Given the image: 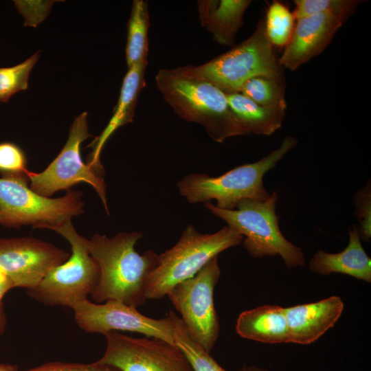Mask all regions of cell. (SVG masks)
<instances>
[{"mask_svg": "<svg viewBox=\"0 0 371 371\" xmlns=\"http://www.w3.org/2000/svg\"><path fill=\"white\" fill-rule=\"evenodd\" d=\"M139 232H122L113 238L96 234L89 249L100 269L98 283L91 293L97 303L113 300L137 308L146 299V283L158 265L153 250L139 254L135 249Z\"/></svg>", "mask_w": 371, "mask_h": 371, "instance_id": "1", "label": "cell"}, {"mask_svg": "<svg viewBox=\"0 0 371 371\" xmlns=\"http://www.w3.org/2000/svg\"><path fill=\"white\" fill-rule=\"evenodd\" d=\"M156 85L164 100L181 118L202 126L215 142L248 135L234 116L225 93L192 75L186 66L159 69Z\"/></svg>", "mask_w": 371, "mask_h": 371, "instance_id": "2", "label": "cell"}, {"mask_svg": "<svg viewBox=\"0 0 371 371\" xmlns=\"http://www.w3.org/2000/svg\"><path fill=\"white\" fill-rule=\"evenodd\" d=\"M297 144V139L286 136L280 146L259 161L245 164L218 176L192 173L178 183L180 194L190 203H207L214 199L217 207L234 210L245 199L265 200L269 194L264 186L265 175Z\"/></svg>", "mask_w": 371, "mask_h": 371, "instance_id": "3", "label": "cell"}, {"mask_svg": "<svg viewBox=\"0 0 371 371\" xmlns=\"http://www.w3.org/2000/svg\"><path fill=\"white\" fill-rule=\"evenodd\" d=\"M243 240L227 225L213 234H201L189 225L172 247L158 255V265L146 280V299L166 296L176 284L194 276L210 260Z\"/></svg>", "mask_w": 371, "mask_h": 371, "instance_id": "4", "label": "cell"}, {"mask_svg": "<svg viewBox=\"0 0 371 371\" xmlns=\"http://www.w3.org/2000/svg\"><path fill=\"white\" fill-rule=\"evenodd\" d=\"M278 194L273 191L265 200L245 199L234 210H223L210 202L205 207L243 236V244L254 258L279 255L289 268L305 265L299 247L288 240L279 227L276 207Z\"/></svg>", "mask_w": 371, "mask_h": 371, "instance_id": "5", "label": "cell"}, {"mask_svg": "<svg viewBox=\"0 0 371 371\" xmlns=\"http://www.w3.org/2000/svg\"><path fill=\"white\" fill-rule=\"evenodd\" d=\"M186 68L225 94L240 93L243 84L256 76L283 82L282 67L267 36L263 19L241 43L207 63L196 67L187 65Z\"/></svg>", "mask_w": 371, "mask_h": 371, "instance_id": "6", "label": "cell"}, {"mask_svg": "<svg viewBox=\"0 0 371 371\" xmlns=\"http://www.w3.org/2000/svg\"><path fill=\"white\" fill-rule=\"evenodd\" d=\"M70 243L71 254L63 264L53 268L29 295L46 305L73 308L87 299L95 289L100 278L98 265L91 255L89 240L80 235L71 219L50 227Z\"/></svg>", "mask_w": 371, "mask_h": 371, "instance_id": "7", "label": "cell"}, {"mask_svg": "<svg viewBox=\"0 0 371 371\" xmlns=\"http://www.w3.org/2000/svg\"><path fill=\"white\" fill-rule=\"evenodd\" d=\"M27 179L0 178L1 224L49 229L83 212L81 192L69 190L60 198L45 197L29 188Z\"/></svg>", "mask_w": 371, "mask_h": 371, "instance_id": "8", "label": "cell"}, {"mask_svg": "<svg viewBox=\"0 0 371 371\" xmlns=\"http://www.w3.org/2000/svg\"><path fill=\"white\" fill-rule=\"evenodd\" d=\"M220 276L216 256L194 276L176 284L166 295L181 314L189 336L209 353L220 333L214 301V288Z\"/></svg>", "mask_w": 371, "mask_h": 371, "instance_id": "9", "label": "cell"}, {"mask_svg": "<svg viewBox=\"0 0 371 371\" xmlns=\"http://www.w3.org/2000/svg\"><path fill=\"white\" fill-rule=\"evenodd\" d=\"M91 135L87 124V113L83 112L74 121L67 141L56 158L41 172L28 171L30 188L37 194L49 197L57 191L67 190L79 182L90 184L96 191L107 211V201L102 171L81 158V144Z\"/></svg>", "mask_w": 371, "mask_h": 371, "instance_id": "10", "label": "cell"}, {"mask_svg": "<svg viewBox=\"0 0 371 371\" xmlns=\"http://www.w3.org/2000/svg\"><path fill=\"white\" fill-rule=\"evenodd\" d=\"M106 348L99 363L120 371H194L181 350L161 339L134 338L117 331L105 335Z\"/></svg>", "mask_w": 371, "mask_h": 371, "instance_id": "11", "label": "cell"}, {"mask_svg": "<svg viewBox=\"0 0 371 371\" xmlns=\"http://www.w3.org/2000/svg\"><path fill=\"white\" fill-rule=\"evenodd\" d=\"M72 308L77 324L87 333L105 335L117 330L136 332L175 344L173 322L169 314L161 319H154L142 315L135 307L113 300L95 304L86 299Z\"/></svg>", "mask_w": 371, "mask_h": 371, "instance_id": "12", "label": "cell"}, {"mask_svg": "<svg viewBox=\"0 0 371 371\" xmlns=\"http://www.w3.org/2000/svg\"><path fill=\"white\" fill-rule=\"evenodd\" d=\"M69 257L68 252L32 237L0 240V270L13 287L30 290L37 286Z\"/></svg>", "mask_w": 371, "mask_h": 371, "instance_id": "13", "label": "cell"}, {"mask_svg": "<svg viewBox=\"0 0 371 371\" xmlns=\"http://www.w3.org/2000/svg\"><path fill=\"white\" fill-rule=\"evenodd\" d=\"M346 20L330 12L315 14L297 20L289 41L278 59L282 67L297 69L319 55Z\"/></svg>", "mask_w": 371, "mask_h": 371, "instance_id": "14", "label": "cell"}, {"mask_svg": "<svg viewBox=\"0 0 371 371\" xmlns=\"http://www.w3.org/2000/svg\"><path fill=\"white\" fill-rule=\"evenodd\" d=\"M344 308L338 296L285 308L289 342L307 345L315 341L335 325Z\"/></svg>", "mask_w": 371, "mask_h": 371, "instance_id": "15", "label": "cell"}, {"mask_svg": "<svg viewBox=\"0 0 371 371\" xmlns=\"http://www.w3.org/2000/svg\"><path fill=\"white\" fill-rule=\"evenodd\" d=\"M147 65L148 60H144L128 67L113 115L103 132L89 146L93 151L88 164L98 170H102L100 155L106 140L116 129L133 119L139 93L145 87L144 74Z\"/></svg>", "mask_w": 371, "mask_h": 371, "instance_id": "16", "label": "cell"}, {"mask_svg": "<svg viewBox=\"0 0 371 371\" xmlns=\"http://www.w3.org/2000/svg\"><path fill=\"white\" fill-rule=\"evenodd\" d=\"M311 271L322 276L333 273L348 275L371 282V260L365 251L357 227L349 229V243L341 252L331 254L318 250L309 262Z\"/></svg>", "mask_w": 371, "mask_h": 371, "instance_id": "17", "label": "cell"}, {"mask_svg": "<svg viewBox=\"0 0 371 371\" xmlns=\"http://www.w3.org/2000/svg\"><path fill=\"white\" fill-rule=\"evenodd\" d=\"M251 3L250 0H199L197 5L201 25L216 42L232 46Z\"/></svg>", "mask_w": 371, "mask_h": 371, "instance_id": "18", "label": "cell"}, {"mask_svg": "<svg viewBox=\"0 0 371 371\" xmlns=\"http://www.w3.org/2000/svg\"><path fill=\"white\" fill-rule=\"evenodd\" d=\"M236 331L242 337L267 344L289 343L285 308L265 305L242 312Z\"/></svg>", "mask_w": 371, "mask_h": 371, "instance_id": "19", "label": "cell"}, {"mask_svg": "<svg viewBox=\"0 0 371 371\" xmlns=\"http://www.w3.org/2000/svg\"><path fill=\"white\" fill-rule=\"evenodd\" d=\"M225 95L234 116L248 135H270L282 127L285 111L263 107L241 93Z\"/></svg>", "mask_w": 371, "mask_h": 371, "instance_id": "20", "label": "cell"}, {"mask_svg": "<svg viewBox=\"0 0 371 371\" xmlns=\"http://www.w3.org/2000/svg\"><path fill=\"white\" fill-rule=\"evenodd\" d=\"M150 25L148 2L135 0L127 24L126 59L128 67L147 60Z\"/></svg>", "mask_w": 371, "mask_h": 371, "instance_id": "21", "label": "cell"}, {"mask_svg": "<svg viewBox=\"0 0 371 371\" xmlns=\"http://www.w3.org/2000/svg\"><path fill=\"white\" fill-rule=\"evenodd\" d=\"M173 322L175 344L187 357L194 371H227L202 346L189 336L181 319L172 311L168 313Z\"/></svg>", "mask_w": 371, "mask_h": 371, "instance_id": "22", "label": "cell"}, {"mask_svg": "<svg viewBox=\"0 0 371 371\" xmlns=\"http://www.w3.org/2000/svg\"><path fill=\"white\" fill-rule=\"evenodd\" d=\"M240 93L263 107L286 111L283 82L265 76H256L243 84Z\"/></svg>", "mask_w": 371, "mask_h": 371, "instance_id": "23", "label": "cell"}, {"mask_svg": "<svg viewBox=\"0 0 371 371\" xmlns=\"http://www.w3.org/2000/svg\"><path fill=\"white\" fill-rule=\"evenodd\" d=\"M265 20L267 36L272 44L285 47L295 26V17L285 3L273 1L269 4Z\"/></svg>", "mask_w": 371, "mask_h": 371, "instance_id": "24", "label": "cell"}, {"mask_svg": "<svg viewBox=\"0 0 371 371\" xmlns=\"http://www.w3.org/2000/svg\"><path fill=\"white\" fill-rule=\"evenodd\" d=\"M39 56L38 52L15 66L0 68V102H5L13 94L27 89L30 72Z\"/></svg>", "mask_w": 371, "mask_h": 371, "instance_id": "25", "label": "cell"}, {"mask_svg": "<svg viewBox=\"0 0 371 371\" xmlns=\"http://www.w3.org/2000/svg\"><path fill=\"white\" fill-rule=\"evenodd\" d=\"M362 1L359 0H295L292 12L295 20L319 13L330 12L346 21Z\"/></svg>", "mask_w": 371, "mask_h": 371, "instance_id": "26", "label": "cell"}, {"mask_svg": "<svg viewBox=\"0 0 371 371\" xmlns=\"http://www.w3.org/2000/svg\"><path fill=\"white\" fill-rule=\"evenodd\" d=\"M0 171L3 176L27 178L25 156L16 145L10 142L0 144Z\"/></svg>", "mask_w": 371, "mask_h": 371, "instance_id": "27", "label": "cell"}, {"mask_svg": "<svg viewBox=\"0 0 371 371\" xmlns=\"http://www.w3.org/2000/svg\"><path fill=\"white\" fill-rule=\"evenodd\" d=\"M370 184L359 190L355 195L356 216L360 238L368 240L371 236V191Z\"/></svg>", "mask_w": 371, "mask_h": 371, "instance_id": "28", "label": "cell"}, {"mask_svg": "<svg viewBox=\"0 0 371 371\" xmlns=\"http://www.w3.org/2000/svg\"><path fill=\"white\" fill-rule=\"evenodd\" d=\"M25 371H120L98 361L92 363L52 362Z\"/></svg>", "mask_w": 371, "mask_h": 371, "instance_id": "29", "label": "cell"}, {"mask_svg": "<svg viewBox=\"0 0 371 371\" xmlns=\"http://www.w3.org/2000/svg\"><path fill=\"white\" fill-rule=\"evenodd\" d=\"M13 287L8 278L0 270V304L5 293Z\"/></svg>", "mask_w": 371, "mask_h": 371, "instance_id": "30", "label": "cell"}, {"mask_svg": "<svg viewBox=\"0 0 371 371\" xmlns=\"http://www.w3.org/2000/svg\"><path fill=\"white\" fill-rule=\"evenodd\" d=\"M239 371H267L265 369L258 368L254 366H247L246 365H244Z\"/></svg>", "mask_w": 371, "mask_h": 371, "instance_id": "31", "label": "cell"}, {"mask_svg": "<svg viewBox=\"0 0 371 371\" xmlns=\"http://www.w3.org/2000/svg\"><path fill=\"white\" fill-rule=\"evenodd\" d=\"M0 371H14V370L0 364Z\"/></svg>", "mask_w": 371, "mask_h": 371, "instance_id": "32", "label": "cell"}, {"mask_svg": "<svg viewBox=\"0 0 371 371\" xmlns=\"http://www.w3.org/2000/svg\"><path fill=\"white\" fill-rule=\"evenodd\" d=\"M0 223H1V216H0Z\"/></svg>", "mask_w": 371, "mask_h": 371, "instance_id": "33", "label": "cell"}]
</instances>
